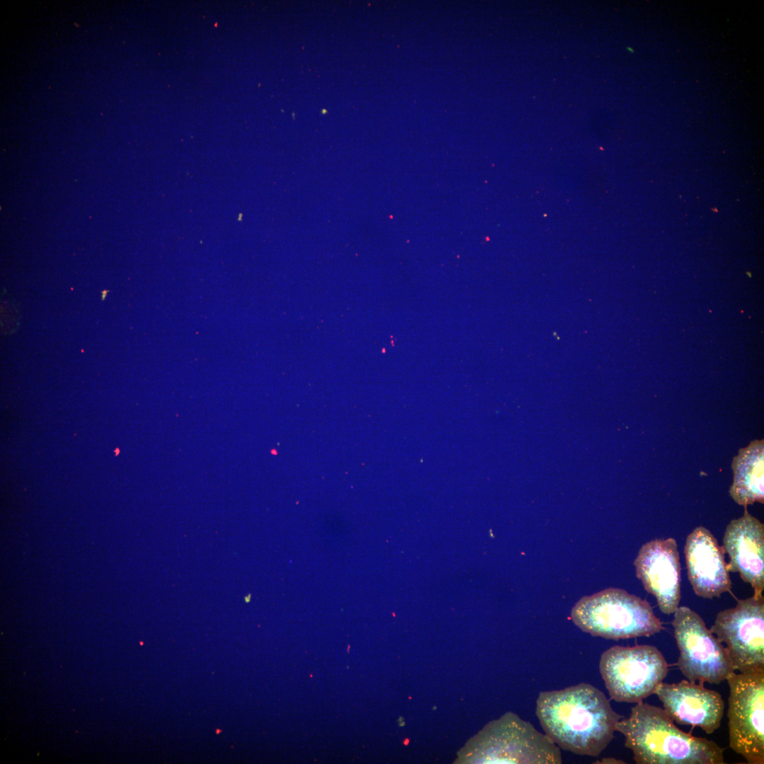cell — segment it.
<instances>
[{
    "instance_id": "obj_1",
    "label": "cell",
    "mask_w": 764,
    "mask_h": 764,
    "mask_svg": "<svg viewBox=\"0 0 764 764\" xmlns=\"http://www.w3.org/2000/svg\"><path fill=\"white\" fill-rule=\"evenodd\" d=\"M536 713L545 734L559 747L593 757L608 746L623 718L603 692L586 683L540 693Z\"/></svg>"
},
{
    "instance_id": "obj_2",
    "label": "cell",
    "mask_w": 764,
    "mask_h": 764,
    "mask_svg": "<svg viewBox=\"0 0 764 764\" xmlns=\"http://www.w3.org/2000/svg\"><path fill=\"white\" fill-rule=\"evenodd\" d=\"M637 764H723L724 748L678 728L664 709L639 702L615 724Z\"/></svg>"
},
{
    "instance_id": "obj_3",
    "label": "cell",
    "mask_w": 764,
    "mask_h": 764,
    "mask_svg": "<svg viewBox=\"0 0 764 764\" xmlns=\"http://www.w3.org/2000/svg\"><path fill=\"white\" fill-rule=\"evenodd\" d=\"M571 617L583 631L607 639L649 637L664 629L649 602L615 588L581 598Z\"/></svg>"
},
{
    "instance_id": "obj_4",
    "label": "cell",
    "mask_w": 764,
    "mask_h": 764,
    "mask_svg": "<svg viewBox=\"0 0 764 764\" xmlns=\"http://www.w3.org/2000/svg\"><path fill=\"white\" fill-rule=\"evenodd\" d=\"M600 672L611 699L638 703L654 694L668 664L654 646H614L601 656Z\"/></svg>"
},
{
    "instance_id": "obj_5",
    "label": "cell",
    "mask_w": 764,
    "mask_h": 764,
    "mask_svg": "<svg viewBox=\"0 0 764 764\" xmlns=\"http://www.w3.org/2000/svg\"><path fill=\"white\" fill-rule=\"evenodd\" d=\"M729 746L749 764L764 763V670L727 678Z\"/></svg>"
},
{
    "instance_id": "obj_6",
    "label": "cell",
    "mask_w": 764,
    "mask_h": 764,
    "mask_svg": "<svg viewBox=\"0 0 764 764\" xmlns=\"http://www.w3.org/2000/svg\"><path fill=\"white\" fill-rule=\"evenodd\" d=\"M672 625L680 652L677 665L689 681L719 684L735 672L725 647L696 612L678 607Z\"/></svg>"
},
{
    "instance_id": "obj_7",
    "label": "cell",
    "mask_w": 764,
    "mask_h": 764,
    "mask_svg": "<svg viewBox=\"0 0 764 764\" xmlns=\"http://www.w3.org/2000/svg\"><path fill=\"white\" fill-rule=\"evenodd\" d=\"M710 631L726 644L735 671L764 670L763 596L753 595L720 611Z\"/></svg>"
},
{
    "instance_id": "obj_8",
    "label": "cell",
    "mask_w": 764,
    "mask_h": 764,
    "mask_svg": "<svg viewBox=\"0 0 764 764\" xmlns=\"http://www.w3.org/2000/svg\"><path fill=\"white\" fill-rule=\"evenodd\" d=\"M483 760L485 763H545L562 762L560 748L530 722L509 714L489 729Z\"/></svg>"
},
{
    "instance_id": "obj_9",
    "label": "cell",
    "mask_w": 764,
    "mask_h": 764,
    "mask_svg": "<svg viewBox=\"0 0 764 764\" xmlns=\"http://www.w3.org/2000/svg\"><path fill=\"white\" fill-rule=\"evenodd\" d=\"M637 577L654 595L661 611L676 612L681 600V565L675 539L652 540L642 545L635 560Z\"/></svg>"
},
{
    "instance_id": "obj_10",
    "label": "cell",
    "mask_w": 764,
    "mask_h": 764,
    "mask_svg": "<svg viewBox=\"0 0 764 764\" xmlns=\"http://www.w3.org/2000/svg\"><path fill=\"white\" fill-rule=\"evenodd\" d=\"M664 710L676 723L701 728L706 734L720 727L724 711L722 695L688 680L660 683L654 690Z\"/></svg>"
},
{
    "instance_id": "obj_11",
    "label": "cell",
    "mask_w": 764,
    "mask_h": 764,
    "mask_svg": "<svg viewBox=\"0 0 764 764\" xmlns=\"http://www.w3.org/2000/svg\"><path fill=\"white\" fill-rule=\"evenodd\" d=\"M684 553L688 579L697 596L712 598L730 591L724 548L709 530L695 528L687 537Z\"/></svg>"
},
{
    "instance_id": "obj_12",
    "label": "cell",
    "mask_w": 764,
    "mask_h": 764,
    "mask_svg": "<svg viewBox=\"0 0 764 764\" xmlns=\"http://www.w3.org/2000/svg\"><path fill=\"white\" fill-rule=\"evenodd\" d=\"M723 548L730 558L729 571L739 572L742 579L761 596L764 589V526L745 509L732 520L723 538Z\"/></svg>"
},
{
    "instance_id": "obj_13",
    "label": "cell",
    "mask_w": 764,
    "mask_h": 764,
    "mask_svg": "<svg viewBox=\"0 0 764 764\" xmlns=\"http://www.w3.org/2000/svg\"><path fill=\"white\" fill-rule=\"evenodd\" d=\"M763 440H756L741 448L733 460L734 475L729 493L740 505L763 503Z\"/></svg>"
},
{
    "instance_id": "obj_14",
    "label": "cell",
    "mask_w": 764,
    "mask_h": 764,
    "mask_svg": "<svg viewBox=\"0 0 764 764\" xmlns=\"http://www.w3.org/2000/svg\"><path fill=\"white\" fill-rule=\"evenodd\" d=\"M106 293H107V291H104L103 292V297H102L103 300V299H105V296H106Z\"/></svg>"
}]
</instances>
